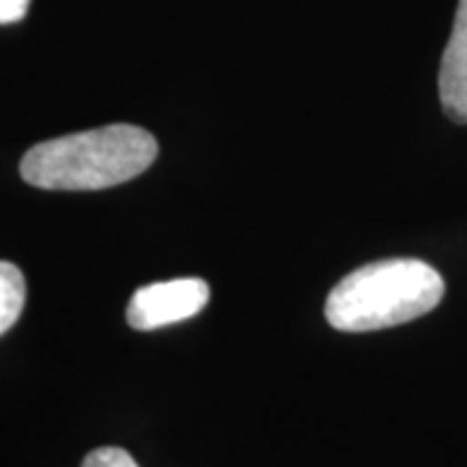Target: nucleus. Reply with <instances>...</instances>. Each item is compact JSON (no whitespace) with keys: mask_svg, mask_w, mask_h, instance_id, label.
Masks as SVG:
<instances>
[{"mask_svg":"<svg viewBox=\"0 0 467 467\" xmlns=\"http://www.w3.org/2000/svg\"><path fill=\"white\" fill-rule=\"evenodd\" d=\"M32 0H0V24H16L26 16Z\"/></svg>","mask_w":467,"mask_h":467,"instance_id":"0eeeda50","label":"nucleus"},{"mask_svg":"<svg viewBox=\"0 0 467 467\" xmlns=\"http://www.w3.org/2000/svg\"><path fill=\"white\" fill-rule=\"evenodd\" d=\"M439 97L454 122H467V0L457 3L454 26L439 67Z\"/></svg>","mask_w":467,"mask_h":467,"instance_id":"20e7f679","label":"nucleus"},{"mask_svg":"<svg viewBox=\"0 0 467 467\" xmlns=\"http://www.w3.org/2000/svg\"><path fill=\"white\" fill-rule=\"evenodd\" d=\"M211 299V288L201 278H177L138 288L128 304L133 330H159L195 317Z\"/></svg>","mask_w":467,"mask_h":467,"instance_id":"7ed1b4c3","label":"nucleus"},{"mask_svg":"<svg viewBox=\"0 0 467 467\" xmlns=\"http://www.w3.org/2000/svg\"><path fill=\"white\" fill-rule=\"evenodd\" d=\"M156 153L149 130L107 125L32 146L21 159V177L42 190H104L143 174Z\"/></svg>","mask_w":467,"mask_h":467,"instance_id":"f257e3e1","label":"nucleus"},{"mask_svg":"<svg viewBox=\"0 0 467 467\" xmlns=\"http://www.w3.org/2000/svg\"><path fill=\"white\" fill-rule=\"evenodd\" d=\"M444 299V278L423 260L395 257L348 273L325 304L340 333H371L423 317Z\"/></svg>","mask_w":467,"mask_h":467,"instance_id":"f03ea898","label":"nucleus"},{"mask_svg":"<svg viewBox=\"0 0 467 467\" xmlns=\"http://www.w3.org/2000/svg\"><path fill=\"white\" fill-rule=\"evenodd\" d=\"M26 304V281L14 263L0 260V335L8 333L24 312Z\"/></svg>","mask_w":467,"mask_h":467,"instance_id":"39448f33","label":"nucleus"},{"mask_svg":"<svg viewBox=\"0 0 467 467\" xmlns=\"http://www.w3.org/2000/svg\"><path fill=\"white\" fill-rule=\"evenodd\" d=\"M81 467H138V462L119 447H99L91 454H86Z\"/></svg>","mask_w":467,"mask_h":467,"instance_id":"423d86ee","label":"nucleus"}]
</instances>
